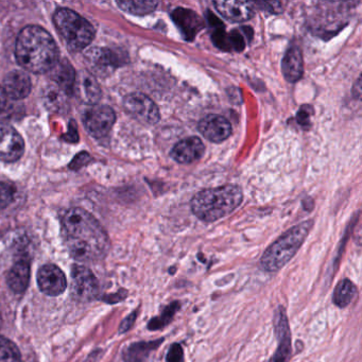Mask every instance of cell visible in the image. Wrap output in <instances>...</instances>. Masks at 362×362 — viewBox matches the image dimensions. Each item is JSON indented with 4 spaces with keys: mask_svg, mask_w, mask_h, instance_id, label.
Segmentation results:
<instances>
[{
    "mask_svg": "<svg viewBox=\"0 0 362 362\" xmlns=\"http://www.w3.org/2000/svg\"><path fill=\"white\" fill-rule=\"evenodd\" d=\"M62 235L70 255L77 261L104 259L111 243L101 224L82 208H70L62 218Z\"/></svg>",
    "mask_w": 362,
    "mask_h": 362,
    "instance_id": "6da1fadb",
    "label": "cell"
},
{
    "mask_svg": "<svg viewBox=\"0 0 362 362\" xmlns=\"http://www.w3.org/2000/svg\"><path fill=\"white\" fill-rule=\"evenodd\" d=\"M17 62L33 74L50 72L59 61L54 39L39 26H27L19 34L15 47Z\"/></svg>",
    "mask_w": 362,
    "mask_h": 362,
    "instance_id": "7a4b0ae2",
    "label": "cell"
},
{
    "mask_svg": "<svg viewBox=\"0 0 362 362\" xmlns=\"http://www.w3.org/2000/svg\"><path fill=\"white\" fill-rule=\"evenodd\" d=\"M243 198V190L235 185L202 190L192 200V212L202 221H217L235 210Z\"/></svg>",
    "mask_w": 362,
    "mask_h": 362,
    "instance_id": "3957f363",
    "label": "cell"
},
{
    "mask_svg": "<svg viewBox=\"0 0 362 362\" xmlns=\"http://www.w3.org/2000/svg\"><path fill=\"white\" fill-rule=\"evenodd\" d=\"M314 225L312 220H307L281 235L265 250L261 259V265L267 272L274 273L289 263L298 253Z\"/></svg>",
    "mask_w": 362,
    "mask_h": 362,
    "instance_id": "277c9868",
    "label": "cell"
},
{
    "mask_svg": "<svg viewBox=\"0 0 362 362\" xmlns=\"http://www.w3.org/2000/svg\"><path fill=\"white\" fill-rule=\"evenodd\" d=\"M53 21L72 50H83L95 37V29L92 23L72 10H58Z\"/></svg>",
    "mask_w": 362,
    "mask_h": 362,
    "instance_id": "5b68a950",
    "label": "cell"
},
{
    "mask_svg": "<svg viewBox=\"0 0 362 362\" xmlns=\"http://www.w3.org/2000/svg\"><path fill=\"white\" fill-rule=\"evenodd\" d=\"M83 125L90 137L102 139L106 137L116 121L115 112L112 108L101 104L88 106L84 111Z\"/></svg>",
    "mask_w": 362,
    "mask_h": 362,
    "instance_id": "8992f818",
    "label": "cell"
},
{
    "mask_svg": "<svg viewBox=\"0 0 362 362\" xmlns=\"http://www.w3.org/2000/svg\"><path fill=\"white\" fill-rule=\"evenodd\" d=\"M123 106L132 117L145 125H155L161 119L157 104L143 94L135 92L127 96L123 100Z\"/></svg>",
    "mask_w": 362,
    "mask_h": 362,
    "instance_id": "52a82bcc",
    "label": "cell"
},
{
    "mask_svg": "<svg viewBox=\"0 0 362 362\" xmlns=\"http://www.w3.org/2000/svg\"><path fill=\"white\" fill-rule=\"evenodd\" d=\"M72 296L79 301L95 299L99 291V284L92 271L83 265H74L72 270Z\"/></svg>",
    "mask_w": 362,
    "mask_h": 362,
    "instance_id": "ba28073f",
    "label": "cell"
},
{
    "mask_svg": "<svg viewBox=\"0 0 362 362\" xmlns=\"http://www.w3.org/2000/svg\"><path fill=\"white\" fill-rule=\"evenodd\" d=\"M84 57L92 76H109L119 65V58L110 49L92 47L86 51Z\"/></svg>",
    "mask_w": 362,
    "mask_h": 362,
    "instance_id": "9c48e42d",
    "label": "cell"
},
{
    "mask_svg": "<svg viewBox=\"0 0 362 362\" xmlns=\"http://www.w3.org/2000/svg\"><path fill=\"white\" fill-rule=\"evenodd\" d=\"M25 152V143L21 134L6 123H0V161L13 163Z\"/></svg>",
    "mask_w": 362,
    "mask_h": 362,
    "instance_id": "30bf717a",
    "label": "cell"
},
{
    "mask_svg": "<svg viewBox=\"0 0 362 362\" xmlns=\"http://www.w3.org/2000/svg\"><path fill=\"white\" fill-rule=\"evenodd\" d=\"M37 284L47 296H60L67 287V279L60 268L54 265H45L37 272Z\"/></svg>",
    "mask_w": 362,
    "mask_h": 362,
    "instance_id": "8fae6325",
    "label": "cell"
},
{
    "mask_svg": "<svg viewBox=\"0 0 362 362\" xmlns=\"http://www.w3.org/2000/svg\"><path fill=\"white\" fill-rule=\"evenodd\" d=\"M199 131L212 143H222L229 139L232 134V125L229 120L221 115L212 114L206 116L199 123Z\"/></svg>",
    "mask_w": 362,
    "mask_h": 362,
    "instance_id": "7c38bea8",
    "label": "cell"
},
{
    "mask_svg": "<svg viewBox=\"0 0 362 362\" xmlns=\"http://www.w3.org/2000/svg\"><path fill=\"white\" fill-rule=\"evenodd\" d=\"M274 326L279 342L274 356V362H287L291 355V337L284 307L279 306L275 312Z\"/></svg>",
    "mask_w": 362,
    "mask_h": 362,
    "instance_id": "4fadbf2b",
    "label": "cell"
},
{
    "mask_svg": "<svg viewBox=\"0 0 362 362\" xmlns=\"http://www.w3.org/2000/svg\"><path fill=\"white\" fill-rule=\"evenodd\" d=\"M30 281V259L28 253H19L14 265L8 273L7 283L10 288L17 293H23Z\"/></svg>",
    "mask_w": 362,
    "mask_h": 362,
    "instance_id": "5bb4252c",
    "label": "cell"
},
{
    "mask_svg": "<svg viewBox=\"0 0 362 362\" xmlns=\"http://www.w3.org/2000/svg\"><path fill=\"white\" fill-rule=\"evenodd\" d=\"M214 6L232 23H245L255 15V3L250 1H214Z\"/></svg>",
    "mask_w": 362,
    "mask_h": 362,
    "instance_id": "9a60e30c",
    "label": "cell"
},
{
    "mask_svg": "<svg viewBox=\"0 0 362 362\" xmlns=\"http://www.w3.org/2000/svg\"><path fill=\"white\" fill-rule=\"evenodd\" d=\"M205 145L199 137H188L177 143L171 150V157L180 164H192L203 157Z\"/></svg>",
    "mask_w": 362,
    "mask_h": 362,
    "instance_id": "2e32d148",
    "label": "cell"
},
{
    "mask_svg": "<svg viewBox=\"0 0 362 362\" xmlns=\"http://www.w3.org/2000/svg\"><path fill=\"white\" fill-rule=\"evenodd\" d=\"M32 83L29 74L25 70H12L3 80V88L8 98L11 99H23L30 94Z\"/></svg>",
    "mask_w": 362,
    "mask_h": 362,
    "instance_id": "e0dca14e",
    "label": "cell"
},
{
    "mask_svg": "<svg viewBox=\"0 0 362 362\" xmlns=\"http://www.w3.org/2000/svg\"><path fill=\"white\" fill-rule=\"evenodd\" d=\"M74 90L78 92L80 99L90 105L98 104L102 97L101 88L95 77L86 70H82L77 74Z\"/></svg>",
    "mask_w": 362,
    "mask_h": 362,
    "instance_id": "ac0fdd59",
    "label": "cell"
},
{
    "mask_svg": "<svg viewBox=\"0 0 362 362\" xmlns=\"http://www.w3.org/2000/svg\"><path fill=\"white\" fill-rule=\"evenodd\" d=\"M172 19L187 39H194V35L204 27L203 21L192 10L178 8L172 12Z\"/></svg>",
    "mask_w": 362,
    "mask_h": 362,
    "instance_id": "d6986e66",
    "label": "cell"
},
{
    "mask_svg": "<svg viewBox=\"0 0 362 362\" xmlns=\"http://www.w3.org/2000/svg\"><path fill=\"white\" fill-rule=\"evenodd\" d=\"M50 74L53 83L64 90L66 94L74 92L77 74L74 66L66 59L59 60L50 70Z\"/></svg>",
    "mask_w": 362,
    "mask_h": 362,
    "instance_id": "ffe728a7",
    "label": "cell"
},
{
    "mask_svg": "<svg viewBox=\"0 0 362 362\" xmlns=\"http://www.w3.org/2000/svg\"><path fill=\"white\" fill-rule=\"evenodd\" d=\"M281 70H283L285 79L290 83H294L302 78V52L298 46L293 45L287 50L283 62H281Z\"/></svg>",
    "mask_w": 362,
    "mask_h": 362,
    "instance_id": "44dd1931",
    "label": "cell"
},
{
    "mask_svg": "<svg viewBox=\"0 0 362 362\" xmlns=\"http://www.w3.org/2000/svg\"><path fill=\"white\" fill-rule=\"evenodd\" d=\"M163 341L164 338L154 341L137 342L131 344L123 352V359L125 362H145L148 359L150 354L159 348Z\"/></svg>",
    "mask_w": 362,
    "mask_h": 362,
    "instance_id": "7402d4cb",
    "label": "cell"
},
{
    "mask_svg": "<svg viewBox=\"0 0 362 362\" xmlns=\"http://www.w3.org/2000/svg\"><path fill=\"white\" fill-rule=\"evenodd\" d=\"M212 42L218 48L226 51H241L245 48V39L238 31H232L231 33L224 32L223 29H218L212 34Z\"/></svg>",
    "mask_w": 362,
    "mask_h": 362,
    "instance_id": "603a6c76",
    "label": "cell"
},
{
    "mask_svg": "<svg viewBox=\"0 0 362 362\" xmlns=\"http://www.w3.org/2000/svg\"><path fill=\"white\" fill-rule=\"evenodd\" d=\"M357 294V288L350 279H344L334 288L332 301L340 308L348 306Z\"/></svg>",
    "mask_w": 362,
    "mask_h": 362,
    "instance_id": "cb8c5ba5",
    "label": "cell"
},
{
    "mask_svg": "<svg viewBox=\"0 0 362 362\" xmlns=\"http://www.w3.org/2000/svg\"><path fill=\"white\" fill-rule=\"evenodd\" d=\"M118 7L130 14L147 15L157 9L159 3L157 1H149V0H139V1H117Z\"/></svg>",
    "mask_w": 362,
    "mask_h": 362,
    "instance_id": "d4e9b609",
    "label": "cell"
},
{
    "mask_svg": "<svg viewBox=\"0 0 362 362\" xmlns=\"http://www.w3.org/2000/svg\"><path fill=\"white\" fill-rule=\"evenodd\" d=\"M181 308L180 302L176 301V302L171 303L170 305L163 310L162 314L159 316H155L148 323V330H159L162 328H166L171 321L173 320V316L178 312V310Z\"/></svg>",
    "mask_w": 362,
    "mask_h": 362,
    "instance_id": "484cf974",
    "label": "cell"
},
{
    "mask_svg": "<svg viewBox=\"0 0 362 362\" xmlns=\"http://www.w3.org/2000/svg\"><path fill=\"white\" fill-rule=\"evenodd\" d=\"M0 362H21L19 348L7 338L0 337Z\"/></svg>",
    "mask_w": 362,
    "mask_h": 362,
    "instance_id": "4316f807",
    "label": "cell"
},
{
    "mask_svg": "<svg viewBox=\"0 0 362 362\" xmlns=\"http://www.w3.org/2000/svg\"><path fill=\"white\" fill-rule=\"evenodd\" d=\"M65 96L66 92L53 83L52 86H49L45 92V102L50 109H60L65 102Z\"/></svg>",
    "mask_w": 362,
    "mask_h": 362,
    "instance_id": "83f0119b",
    "label": "cell"
},
{
    "mask_svg": "<svg viewBox=\"0 0 362 362\" xmlns=\"http://www.w3.org/2000/svg\"><path fill=\"white\" fill-rule=\"evenodd\" d=\"M13 200V190L9 185L0 183V210L7 208Z\"/></svg>",
    "mask_w": 362,
    "mask_h": 362,
    "instance_id": "f1b7e54d",
    "label": "cell"
},
{
    "mask_svg": "<svg viewBox=\"0 0 362 362\" xmlns=\"http://www.w3.org/2000/svg\"><path fill=\"white\" fill-rule=\"evenodd\" d=\"M183 361H184V352H183L182 346L179 343H173L167 353L166 362Z\"/></svg>",
    "mask_w": 362,
    "mask_h": 362,
    "instance_id": "f546056e",
    "label": "cell"
},
{
    "mask_svg": "<svg viewBox=\"0 0 362 362\" xmlns=\"http://www.w3.org/2000/svg\"><path fill=\"white\" fill-rule=\"evenodd\" d=\"M137 312H132V314H130L129 316H127V318H125V320H123V323H121V325H120V334H123V332H128V330H131L132 326H133V324L135 323V321H137Z\"/></svg>",
    "mask_w": 362,
    "mask_h": 362,
    "instance_id": "4dcf8cb0",
    "label": "cell"
},
{
    "mask_svg": "<svg viewBox=\"0 0 362 362\" xmlns=\"http://www.w3.org/2000/svg\"><path fill=\"white\" fill-rule=\"evenodd\" d=\"M8 103V96L3 86H0V113L6 109Z\"/></svg>",
    "mask_w": 362,
    "mask_h": 362,
    "instance_id": "1f68e13d",
    "label": "cell"
}]
</instances>
